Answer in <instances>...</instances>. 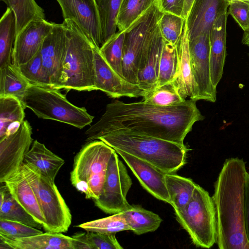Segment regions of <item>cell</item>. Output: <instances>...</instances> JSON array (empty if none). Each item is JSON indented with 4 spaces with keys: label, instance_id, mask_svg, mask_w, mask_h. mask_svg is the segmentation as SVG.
Listing matches in <instances>:
<instances>
[{
    "label": "cell",
    "instance_id": "34",
    "mask_svg": "<svg viewBox=\"0 0 249 249\" xmlns=\"http://www.w3.org/2000/svg\"><path fill=\"white\" fill-rule=\"evenodd\" d=\"M142 97L143 102L160 107L179 105L186 100L181 95L174 82L156 87L146 92Z\"/></svg>",
    "mask_w": 249,
    "mask_h": 249
},
{
    "label": "cell",
    "instance_id": "44",
    "mask_svg": "<svg viewBox=\"0 0 249 249\" xmlns=\"http://www.w3.org/2000/svg\"><path fill=\"white\" fill-rule=\"evenodd\" d=\"M244 222L247 237L249 241V173L248 172L246 177L245 188Z\"/></svg>",
    "mask_w": 249,
    "mask_h": 249
},
{
    "label": "cell",
    "instance_id": "43",
    "mask_svg": "<svg viewBox=\"0 0 249 249\" xmlns=\"http://www.w3.org/2000/svg\"><path fill=\"white\" fill-rule=\"evenodd\" d=\"M184 0H158L160 9L163 13H170L182 17Z\"/></svg>",
    "mask_w": 249,
    "mask_h": 249
},
{
    "label": "cell",
    "instance_id": "25",
    "mask_svg": "<svg viewBox=\"0 0 249 249\" xmlns=\"http://www.w3.org/2000/svg\"><path fill=\"white\" fill-rule=\"evenodd\" d=\"M25 108L16 98L0 97V140L18 129L24 121Z\"/></svg>",
    "mask_w": 249,
    "mask_h": 249
},
{
    "label": "cell",
    "instance_id": "5",
    "mask_svg": "<svg viewBox=\"0 0 249 249\" xmlns=\"http://www.w3.org/2000/svg\"><path fill=\"white\" fill-rule=\"evenodd\" d=\"M21 102L38 118L68 124L79 129L90 124L94 116L83 107L70 102L59 89L47 87H29Z\"/></svg>",
    "mask_w": 249,
    "mask_h": 249
},
{
    "label": "cell",
    "instance_id": "18",
    "mask_svg": "<svg viewBox=\"0 0 249 249\" xmlns=\"http://www.w3.org/2000/svg\"><path fill=\"white\" fill-rule=\"evenodd\" d=\"M229 0H194L187 18L189 39L210 34L216 20L227 12Z\"/></svg>",
    "mask_w": 249,
    "mask_h": 249
},
{
    "label": "cell",
    "instance_id": "2",
    "mask_svg": "<svg viewBox=\"0 0 249 249\" xmlns=\"http://www.w3.org/2000/svg\"><path fill=\"white\" fill-rule=\"evenodd\" d=\"M248 172L243 159L226 160L214 183L212 198L219 249H249L244 222V196Z\"/></svg>",
    "mask_w": 249,
    "mask_h": 249
},
{
    "label": "cell",
    "instance_id": "27",
    "mask_svg": "<svg viewBox=\"0 0 249 249\" xmlns=\"http://www.w3.org/2000/svg\"><path fill=\"white\" fill-rule=\"evenodd\" d=\"M165 184L174 211L184 208L191 199L196 184L191 179L175 174L166 173Z\"/></svg>",
    "mask_w": 249,
    "mask_h": 249
},
{
    "label": "cell",
    "instance_id": "32",
    "mask_svg": "<svg viewBox=\"0 0 249 249\" xmlns=\"http://www.w3.org/2000/svg\"><path fill=\"white\" fill-rule=\"evenodd\" d=\"M12 9L16 21V36L32 20L45 19L44 10L35 0H1Z\"/></svg>",
    "mask_w": 249,
    "mask_h": 249
},
{
    "label": "cell",
    "instance_id": "46",
    "mask_svg": "<svg viewBox=\"0 0 249 249\" xmlns=\"http://www.w3.org/2000/svg\"><path fill=\"white\" fill-rule=\"evenodd\" d=\"M242 43L249 47V28L244 32L242 38Z\"/></svg>",
    "mask_w": 249,
    "mask_h": 249
},
{
    "label": "cell",
    "instance_id": "35",
    "mask_svg": "<svg viewBox=\"0 0 249 249\" xmlns=\"http://www.w3.org/2000/svg\"><path fill=\"white\" fill-rule=\"evenodd\" d=\"M178 67V54L177 45L164 39L157 87L174 81L177 74Z\"/></svg>",
    "mask_w": 249,
    "mask_h": 249
},
{
    "label": "cell",
    "instance_id": "16",
    "mask_svg": "<svg viewBox=\"0 0 249 249\" xmlns=\"http://www.w3.org/2000/svg\"><path fill=\"white\" fill-rule=\"evenodd\" d=\"M54 24L45 19L30 21L16 36L12 52V64L18 67L27 62L38 53Z\"/></svg>",
    "mask_w": 249,
    "mask_h": 249
},
{
    "label": "cell",
    "instance_id": "39",
    "mask_svg": "<svg viewBox=\"0 0 249 249\" xmlns=\"http://www.w3.org/2000/svg\"><path fill=\"white\" fill-rule=\"evenodd\" d=\"M185 20L180 16L170 13H163L159 25L163 38L177 45L181 38Z\"/></svg>",
    "mask_w": 249,
    "mask_h": 249
},
{
    "label": "cell",
    "instance_id": "1",
    "mask_svg": "<svg viewBox=\"0 0 249 249\" xmlns=\"http://www.w3.org/2000/svg\"><path fill=\"white\" fill-rule=\"evenodd\" d=\"M196 102L190 99L179 105L160 107L143 101L126 103L115 100L107 105L100 119L86 131V141L126 131L184 144L194 124L205 118Z\"/></svg>",
    "mask_w": 249,
    "mask_h": 249
},
{
    "label": "cell",
    "instance_id": "17",
    "mask_svg": "<svg viewBox=\"0 0 249 249\" xmlns=\"http://www.w3.org/2000/svg\"><path fill=\"white\" fill-rule=\"evenodd\" d=\"M115 151L121 156L145 190L156 198L170 204L165 181L166 173L126 152Z\"/></svg>",
    "mask_w": 249,
    "mask_h": 249
},
{
    "label": "cell",
    "instance_id": "22",
    "mask_svg": "<svg viewBox=\"0 0 249 249\" xmlns=\"http://www.w3.org/2000/svg\"><path fill=\"white\" fill-rule=\"evenodd\" d=\"M228 15L227 12L216 20L210 34L211 78L215 89L223 74L226 56V25Z\"/></svg>",
    "mask_w": 249,
    "mask_h": 249
},
{
    "label": "cell",
    "instance_id": "10",
    "mask_svg": "<svg viewBox=\"0 0 249 249\" xmlns=\"http://www.w3.org/2000/svg\"><path fill=\"white\" fill-rule=\"evenodd\" d=\"M132 184L126 167L115 151L108 162L100 195L93 200L95 205L107 213L122 212L130 206L126 196Z\"/></svg>",
    "mask_w": 249,
    "mask_h": 249
},
{
    "label": "cell",
    "instance_id": "41",
    "mask_svg": "<svg viewBox=\"0 0 249 249\" xmlns=\"http://www.w3.org/2000/svg\"><path fill=\"white\" fill-rule=\"evenodd\" d=\"M115 233H104L87 231L86 236L89 249H122Z\"/></svg>",
    "mask_w": 249,
    "mask_h": 249
},
{
    "label": "cell",
    "instance_id": "14",
    "mask_svg": "<svg viewBox=\"0 0 249 249\" xmlns=\"http://www.w3.org/2000/svg\"><path fill=\"white\" fill-rule=\"evenodd\" d=\"M99 49L93 46L95 89L101 90L112 98L143 97L145 91L114 71L104 59Z\"/></svg>",
    "mask_w": 249,
    "mask_h": 249
},
{
    "label": "cell",
    "instance_id": "24",
    "mask_svg": "<svg viewBox=\"0 0 249 249\" xmlns=\"http://www.w3.org/2000/svg\"><path fill=\"white\" fill-rule=\"evenodd\" d=\"M64 163L63 159L36 140L33 141L24 160V163L35 166L44 176L53 182Z\"/></svg>",
    "mask_w": 249,
    "mask_h": 249
},
{
    "label": "cell",
    "instance_id": "42",
    "mask_svg": "<svg viewBox=\"0 0 249 249\" xmlns=\"http://www.w3.org/2000/svg\"><path fill=\"white\" fill-rule=\"evenodd\" d=\"M229 14L231 15L243 31L249 28V2L234 1L230 3Z\"/></svg>",
    "mask_w": 249,
    "mask_h": 249
},
{
    "label": "cell",
    "instance_id": "21",
    "mask_svg": "<svg viewBox=\"0 0 249 249\" xmlns=\"http://www.w3.org/2000/svg\"><path fill=\"white\" fill-rule=\"evenodd\" d=\"M73 238L61 232L45 233L11 239L0 235V249H73Z\"/></svg>",
    "mask_w": 249,
    "mask_h": 249
},
{
    "label": "cell",
    "instance_id": "23",
    "mask_svg": "<svg viewBox=\"0 0 249 249\" xmlns=\"http://www.w3.org/2000/svg\"><path fill=\"white\" fill-rule=\"evenodd\" d=\"M16 201L38 223L44 224L36 196L21 169L3 182Z\"/></svg>",
    "mask_w": 249,
    "mask_h": 249
},
{
    "label": "cell",
    "instance_id": "20",
    "mask_svg": "<svg viewBox=\"0 0 249 249\" xmlns=\"http://www.w3.org/2000/svg\"><path fill=\"white\" fill-rule=\"evenodd\" d=\"M189 34L185 20L181 38L177 45L178 54L177 74L174 83L181 95L186 99L198 101V89L195 82L191 64L189 48Z\"/></svg>",
    "mask_w": 249,
    "mask_h": 249
},
{
    "label": "cell",
    "instance_id": "8",
    "mask_svg": "<svg viewBox=\"0 0 249 249\" xmlns=\"http://www.w3.org/2000/svg\"><path fill=\"white\" fill-rule=\"evenodd\" d=\"M21 170L36 196L45 220L44 230L53 232L67 231L71 223V214L54 182L31 164L23 163Z\"/></svg>",
    "mask_w": 249,
    "mask_h": 249
},
{
    "label": "cell",
    "instance_id": "31",
    "mask_svg": "<svg viewBox=\"0 0 249 249\" xmlns=\"http://www.w3.org/2000/svg\"><path fill=\"white\" fill-rule=\"evenodd\" d=\"M157 0H122L117 18L119 32H125L141 18Z\"/></svg>",
    "mask_w": 249,
    "mask_h": 249
},
{
    "label": "cell",
    "instance_id": "12",
    "mask_svg": "<svg viewBox=\"0 0 249 249\" xmlns=\"http://www.w3.org/2000/svg\"><path fill=\"white\" fill-rule=\"evenodd\" d=\"M189 48L198 99L215 103L217 91L211 78L210 34H202L189 39Z\"/></svg>",
    "mask_w": 249,
    "mask_h": 249
},
{
    "label": "cell",
    "instance_id": "19",
    "mask_svg": "<svg viewBox=\"0 0 249 249\" xmlns=\"http://www.w3.org/2000/svg\"><path fill=\"white\" fill-rule=\"evenodd\" d=\"M164 39L159 28L145 47L138 71V85L146 92L157 86L159 65Z\"/></svg>",
    "mask_w": 249,
    "mask_h": 249
},
{
    "label": "cell",
    "instance_id": "9",
    "mask_svg": "<svg viewBox=\"0 0 249 249\" xmlns=\"http://www.w3.org/2000/svg\"><path fill=\"white\" fill-rule=\"evenodd\" d=\"M163 13L158 1L125 32L123 73L128 82L138 85V71L143 52L156 33Z\"/></svg>",
    "mask_w": 249,
    "mask_h": 249
},
{
    "label": "cell",
    "instance_id": "36",
    "mask_svg": "<svg viewBox=\"0 0 249 249\" xmlns=\"http://www.w3.org/2000/svg\"><path fill=\"white\" fill-rule=\"evenodd\" d=\"M124 37L125 32H117L99 49L106 61L123 77V50Z\"/></svg>",
    "mask_w": 249,
    "mask_h": 249
},
{
    "label": "cell",
    "instance_id": "28",
    "mask_svg": "<svg viewBox=\"0 0 249 249\" xmlns=\"http://www.w3.org/2000/svg\"><path fill=\"white\" fill-rule=\"evenodd\" d=\"M0 219L20 222L40 230L43 228V225L15 199L5 184L0 187Z\"/></svg>",
    "mask_w": 249,
    "mask_h": 249
},
{
    "label": "cell",
    "instance_id": "7",
    "mask_svg": "<svg viewBox=\"0 0 249 249\" xmlns=\"http://www.w3.org/2000/svg\"><path fill=\"white\" fill-rule=\"evenodd\" d=\"M177 220L197 247L209 249L216 243L217 221L213 201L196 184L193 196L183 208L175 211Z\"/></svg>",
    "mask_w": 249,
    "mask_h": 249
},
{
    "label": "cell",
    "instance_id": "13",
    "mask_svg": "<svg viewBox=\"0 0 249 249\" xmlns=\"http://www.w3.org/2000/svg\"><path fill=\"white\" fill-rule=\"evenodd\" d=\"M64 20L73 21L94 46L102 45L100 19L95 0H56Z\"/></svg>",
    "mask_w": 249,
    "mask_h": 249
},
{
    "label": "cell",
    "instance_id": "4",
    "mask_svg": "<svg viewBox=\"0 0 249 249\" xmlns=\"http://www.w3.org/2000/svg\"><path fill=\"white\" fill-rule=\"evenodd\" d=\"M67 49L58 89L91 91L95 89L93 44L77 25L64 20Z\"/></svg>",
    "mask_w": 249,
    "mask_h": 249
},
{
    "label": "cell",
    "instance_id": "45",
    "mask_svg": "<svg viewBox=\"0 0 249 249\" xmlns=\"http://www.w3.org/2000/svg\"><path fill=\"white\" fill-rule=\"evenodd\" d=\"M194 0H184L182 17L186 19Z\"/></svg>",
    "mask_w": 249,
    "mask_h": 249
},
{
    "label": "cell",
    "instance_id": "11",
    "mask_svg": "<svg viewBox=\"0 0 249 249\" xmlns=\"http://www.w3.org/2000/svg\"><path fill=\"white\" fill-rule=\"evenodd\" d=\"M32 128L24 120L14 133L0 140V182L18 172L33 142Z\"/></svg>",
    "mask_w": 249,
    "mask_h": 249
},
{
    "label": "cell",
    "instance_id": "15",
    "mask_svg": "<svg viewBox=\"0 0 249 249\" xmlns=\"http://www.w3.org/2000/svg\"><path fill=\"white\" fill-rule=\"evenodd\" d=\"M67 37L64 23H54L40 48L43 65L49 75L52 88L57 89L66 55Z\"/></svg>",
    "mask_w": 249,
    "mask_h": 249
},
{
    "label": "cell",
    "instance_id": "26",
    "mask_svg": "<svg viewBox=\"0 0 249 249\" xmlns=\"http://www.w3.org/2000/svg\"><path fill=\"white\" fill-rule=\"evenodd\" d=\"M121 213L131 231L137 235L155 231L162 221L158 214L138 205H130Z\"/></svg>",
    "mask_w": 249,
    "mask_h": 249
},
{
    "label": "cell",
    "instance_id": "3",
    "mask_svg": "<svg viewBox=\"0 0 249 249\" xmlns=\"http://www.w3.org/2000/svg\"><path fill=\"white\" fill-rule=\"evenodd\" d=\"M113 148L145 161L165 173H175L185 163L188 150L184 144L126 131L100 137Z\"/></svg>",
    "mask_w": 249,
    "mask_h": 249
},
{
    "label": "cell",
    "instance_id": "37",
    "mask_svg": "<svg viewBox=\"0 0 249 249\" xmlns=\"http://www.w3.org/2000/svg\"><path fill=\"white\" fill-rule=\"evenodd\" d=\"M76 227L86 231L108 234H116L121 231H131L121 212L108 217L85 222Z\"/></svg>",
    "mask_w": 249,
    "mask_h": 249
},
{
    "label": "cell",
    "instance_id": "38",
    "mask_svg": "<svg viewBox=\"0 0 249 249\" xmlns=\"http://www.w3.org/2000/svg\"><path fill=\"white\" fill-rule=\"evenodd\" d=\"M17 67L30 85L52 88L49 75L43 65L39 52L29 61Z\"/></svg>",
    "mask_w": 249,
    "mask_h": 249
},
{
    "label": "cell",
    "instance_id": "40",
    "mask_svg": "<svg viewBox=\"0 0 249 249\" xmlns=\"http://www.w3.org/2000/svg\"><path fill=\"white\" fill-rule=\"evenodd\" d=\"M43 233L37 228L23 223L0 219V235L6 237L16 239L29 237Z\"/></svg>",
    "mask_w": 249,
    "mask_h": 249
},
{
    "label": "cell",
    "instance_id": "6",
    "mask_svg": "<svg viewBox=\"0 0 249 249\" xmlns=\"http://www.w3.org/2000/svg\"><path fill=\"white\" fill-rule=\"evenodd\" d=\"M87 142L74 159L70 180L87 199L98 198L109 160L115 150L99 140Z\"/></svg>",
    "mask_w": 249,
    "mask_h": 249
},
{
    "label": "cell",
    "instance_id": "30",
    "mask_svg": "<svg viewBox=\"0 0 249 249\" xmlns=\"http://www.w3.org/2000/svg\"><path fill=\"white\" fill-rule=\"evenodd\" d=\"M16 36L15 14L7 7L0 20V69L12 63V52Z\"/></svg>",
    "mask_w": 249,
    "mask_h": 249
},
{
    "label": "cell",
    "instance_id": "29",
    "mask_svg": "<svg viewBox=\"0 0 249 249\" xmlns=\"http://www.w3.org/2000/svg\"><path fill=\"white\" fill-rule=\"evenodd\" d=\"M30 86L12 63L0 69V97L11 96L21 102Z\"/></svg>",
    "mask_w": 249,
    "mask_h": 249
},
{
    "label": "cell",
    "instance_id": "33",
    "mask_svg": "<svg viewBox=\"0 0 249 249\" xmlns=\"http://www.w3.org/2000/svg\"><path fill=\"white\" fill-rule=\"evenodd\" d=\"M95 0L100 19L103 45L117 32V18L122 0Z\"/></svg>",
    "mask_w": 249,
    "mask_h": 249
},
{
    "label": "cell",
    "instance_id": "47",
    "mask_svg": "<svg viewBox=\"0 0 249 249\" xmlns=\"http://www.w3.org/2000/svg\"><path fill=\"white\" fill-rule=\"evenodd\" d=\"M229 1H230V3L231 1H245V2H249V0H229Z\"/></svg>",
    "mask_w": 249,
    "mask_h": 249
}]
</instances>
